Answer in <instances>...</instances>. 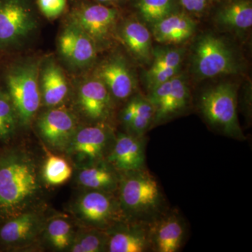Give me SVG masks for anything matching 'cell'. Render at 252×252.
I'll list each match as a JSON object with an SVG mask.
<instances>
[{"instance_id":"obj_1","label":"cell","mask_w":252,"mask_h":252,"mask_svg":"<svg viewBox=\"0 0 252 252\" xmlns=\"http://www.w3.org/2000/svg\"><path fill=\"white\" fill-rule=\"evenodd\" d=\"M41 193L37 164L29 152L11 149L0 155V220L32 210Z\"/></svg>"},{"instance_id":"obj_2","label":"cell","mask_w":252,"mask_h":252,"mask_svg":"<svg viewBox=\"0 0 252 252\" xmlns=\"http://www.w3.org/2000/svg\"><path fill=\"white\" fill-rule=\"evenodd\" d=\"M117 195L130 221L149 224L169 208L158 182L146 167L121 174Z\"/></svg>"},{"instance_id":"obj_3","label":"cell","mask_w":252,"mask_h":252,"mask_svg":"<svg viewBox=\"0 0 252 252\" xmlns=\"http://www.w3.org/2000/svg\"><path fill=\"white\" fill-rule=\"evenodd\" d=\"M189 69L194 80L200 81L241 74L245 70V63L238 49L229 41L207 32L194 41Z\"/></svg>"},{"instance_id":"obj_4","label":"cell","mask_w":252,"mask_h":252,"mask_svg":"<svg viewBox=\"0 0 252 252\" xmlns=\"http://www.w3.org/2000/svg\"><path fill=\"white\" fill-rule=\"evenodd\" d=\"M239 86L233 81H222L202 91L198 109L210 127L226 137L245 140L238 116Z\"/></svg>"},{"instance_id":"obj_5","label":"cell","mask_w":252,"mask_h":252,"mask_svg":"<svg viewBox=\"0 0 252 252\" xmlns=\"http://www.w3.org/2000/svg\"><path fill=\"white\" fill-rule=\"evenodd\" d=\"M41 60L26 58L10 66L5 76L6 92L11 99L19 124L28 126L41 102L39 69Z\"/></svg>"},{"instance_id":"obj_6","label":"cell","mask_w":252,"mask_h":252,"mask_svg":"<svg viewBox=\"0 0 252 252\" xmlns=\"http://www.w3.org/2000/svg\"><path fill=\"white\" fill-rule=\"evenodd\" d=\"M122 9L91 0H75L67 15L94 41L98 53L112 49L117 41L118 24Z\"/></svg>"},{"instance_id":"obj_7","label":"cell","mask_w":252,"mask_h":252,"mask_svg":"<svg viewBox=\"0 0 252 252\" xmlns=\"http://www.w3.org/2000/svg\"><path fill=\"white\" fill-rule=\"evenodd\" d=\"M189 77L182 71L146 94L155 111L152 129L188 113L192 104Z\"/></svg>"},{"instance_id":"obj_8","label":"cell","mask_w":252,"mask_h":252,"mask_svg":"<svg viewBox=\"0 0 252 252\" xmlns=\"http://www.w3.org/2000/svg\"><path fill=\"white\" fill-rule=\"evenodd\" d=\"M31 0H0V49L22 45L38 28Z\"/></svg>"},{"instance_id":"obj_9","label":"cell","mask_w":252,"mask_h":252,"mask_svg":"<svg viewBox=\"0 0 252 252\" xmlns=\"http://www.w3.org/2000/svg\"><path fill=\"white\" fill-rule=\"evenodd\" d=\"M117 193L89 190L77 199L74 215L86 227L107 230L125 220Z\"/></svg>"},{"instance_id":"obj_10","label":"cell","mask_w":252,"mask_h":252,"mask_svg":"<svg viewBox=\"0 0 252 252\" xmlns=\"http://www.w3.org/2000/svg\"><path fill=\"white\" fill-rule=\"evenodd\" d=\"M57 46L63 62L74 72H84L97 64L99 53L94 41L68 18L58 38Z\"/></svg>"},{"instance_id":"obj_11","label":"cell","mask_w":252,"mask_h":252,"mask_svg":"<svg viewBox=\"0 0 252 252\" xmlns=\"http://www.w3.org/2000/svg\"><path fill=\"white\" fill-rule=\"evenodd\" d=\"M93 74L103 82L115 101H126L137 94L135 70L125 55L114 51L97 63Z\"/></svg>"},{"instance_id":"obj_12","label":"cell","mask_w":252,"mask_h":252,"mask_svg":"<svg viewBox=\"0 0 252 252\" xmlns=\"http://www.w3.org/2000/svg\"><path fill=\"white\" fill-rule=\"evenodd\" d=\"M114 137L109 124H92L78 127L66 152L76 161L86 166L105 159Z\"/></svg>"},{"instance_id":"obj_13","label":"cell","mask_w":252,"mask_h":252,"mask_svg":"<svg viewBox=\"0 0 252 252\" xmlns=\"http://www.w3.org/2000/svg\"><path fill=\"white\" fill-rule=\"evenodd\" d=\"M76 99L81 114L92 124H110L115 100L103 82L93 73L78 83Z\"/></svg>"},{"instance_id":"obj_14","label":"cell","mask_w":252,"mask_h":252,"mask_svg":"<svg viewBox=\"0 0 252 252\" xmlns=\"http://www.w3.org/2000/svg\"><path fill=\"white\" fill-rule=\"evenodd\" d=\"M117 41L122 43L131 59L144 67L153 57V36L147 25L135 14L122 16L118 24Z\"/></svg>"},{"instance_id":"obj_15","label":"cell","mask_w":252,"mask_h":252,"mask_svg":"<svg viewBox=\"0 0 252 252\" xmlns=\"http://www.w3.org/2000/svg\"><path fill=\"white\" fill-rule=\"evenodd\" d=\"M151 252H177L185 243L187 224L177 210L168 208L148 224Z\"/></svg>"},{"instance_id":"obj_16","label":"cell","mask_w":252,"mask_h":252,"mask_svg":"<svg viewBox=\"0 0 252 252\" xmlns=\"http://www.w3.org/2000/svg\"><path fill=\"white\" fill-rule=\"evenodd\" d=\"M187 54L184 45L154 47L152 62L142 74V84L147 92L182 72Z\"/></svg>"},{"instance_id":"obj_17","label":"cell","mask_w":252,"mask_h":252,"mask_svg":"<svg viewBox=\"0 0 252 252\" xmlns=\"http://www.w3.org/2000/svg\"><path fill=\"white\" fill-rule=\"evenodd\" d=\"M78 127L77 118L64 108L52 107L43 113L37 120L41 138L58 151H66Z\"/></svg>"},{"instance_id":"obj_18","label":"cell","mask_w":252,"mask_h":252,"mask_svg":"<svg viewBox=\"0 0 252 252\" xmlns=\"http://www.w3.org/2000/svg\"><path fill=\"white\" fill-rule=\"evenodd\" d=\"M146 145L145 136L118 134L105 160L121 174L145 168Z\"/></svg>"},{"instance_id":"obj_19","label":"cell","mask_w":252,"mask_h":252,"mask_svg":"<svg viewBox=\"0 0 252 252\" xmlns=\"http://www.w3.org/2000/svg\"><path fill=\"white\" fill-rule=\"evenodd\" d=\"M44 215L34 209L5 220L0 228V243L11 248L31 245L44 229Z\"/></svg>"},{"instance_id":"obj_20","label":"cell","mask_w":252,"mask_h":252,"mask_svg":"<svg viewBox=\"0 0 252 252\" xmlns=\"http://www.w3.org/2000/svg\"><path fill=\"white\" fill-rule=\"evenodd\" d=\"M107 252H151L148 224L123 220L106 230Z\"/></svg>"},{"instance_id":"obj_21","label":"cell","mask_w":252,"mask_h":252,"mask_svg":"<svg viewBox=\"0 0 252 252\" xmlns=\"http://www.w3.org/2000/svg\"><path fill=\"white\" fill-rule=\"evenodd\" d=\"M198 22L185 11H177L149 28L156 41L161 45L182 46L196 34Z\"/></svg>"},{"instance_id":"obj_22","label":"cell","mask_w":252,"mask_h":252,"mask_svg":"<svg viewBox=\"0 0 252 252\" xmlns=\"http://www.w3.org/2000/svg\"><path fill=\"white\" fill-rule=\"evenodd\" d=\"M213 16L220 31L244 38L252 27V0H227L220 3Z\"/></svg>"},{"instance_id":"obj_23","label":"cell","mask_w":252,"mask_h":252,"mask_svg":"<svg viewBox=\"0 0 252 252\" xmlns=\"http://www.w3.org/2000/svg\"><path fill=\"white\" fill-rule=\"evenodd\" d=\"M39 88L41 100L46 107H57L67 97L69 90L67 77L54 57L41 61Z\"/></svg>"},{"instance_id":"obj_24","label":"cell","mask_w":252,"mask_h":252,"mask_svg":"<svg viewBox=\"0 0 252 252\" xmlns=\"http://www.w3.org/2000/svg\"><path fill=\"white\" fill-rule=\"evenodd\" d=\"M121 173L105 159L83 167L77 176L78 183L89 190L117 193Z\"/></svg>"},{"instance_id":"obj_25","label":"cell","mask_w":252,"mask_h":252,"mask_svg":"<svg viewBox=\"0 0 252 252\" xmlns=\"http://www.w3.org/2000/svg\"><path fill=\"white\" fill-rule=\"evenodd\" d=\"M134 14L149 28L167 16L181 11L179 0H130Z\"/></svg>"},{"instance_id":"obj_26","label":"cell","mask_w":252,"mask_h":252,"mask_svg":"<svg viewBox=\"0 0 252 252\" xmlns=\"http://www.w3.org/2000/svg\"><path fill=\"white\" fill-rule=\"evenodd\" d=\"M107 240L106 230L85 226L74 234L69 252H107Z\"/></svg>"},{"instance_id":"obj_27","label":"cell","mask_w":252,"mask_h":252,"mask_svg":"<svg viewBox=\"0 0 252 252\" xmlns=\"http://www.w3.org/2000/svg\"><path fill=\"white\" fill-rule=\"evenodd\" d=\"M135 98V116L126 132L137 137H142L152 129L155 111L147 95L137 93Z\"/></svg>"},{"instance_id":"obj_28","label":"cell","mask_w":252,"mask_h":252,"mask_svg":"<svg viewBox=\"0 0 252 252\" xmlns=\"http://www.w3.org/2000/svg\"><path fill=\"white\" fill-rule=\"evenodd\" d=\"M45 230L46 238L53 248L60 251L69 250L75 233L67 220L58 217L53 219L45 225Z\"/></svg>"},{"instance_id":"obj_29","label":"cell","mask_w":252,"mask_h":252,"mask_svg":"<svg viewBox=\"0 0 252 252\" xmlns=\"http://www.w3.org/2000/svg\"><path fill=\"white\" fill-rule=\"evenodd\" d=\"M19 124L17 114L6 91L0 88V140L12 138Z\"/></svg>"},{"instance_id":"obj_30","label":"cell","mask_w":252,"mask_h":252,"mask_svg":"<svg viewBox=\"0 0 252 252\" xmlns=\"http://www.w3.org/2000/svg\"><path fill=\"white\" fill-rule=\"evenodd\" d=\"M72 174V168L69 162L59 156L50 155L43 167V178L51 186L65 183Z\"/></svg>"},{"instance_id":"obj_31","label":"cell","mask_w":252,"mask_h":252,"mask_svg":"<svg viewBox=\"0 0 252 252\" xmlns=\"http://www.w3.org/2000/svg\"><path fill=\"white\" fill-rule=\"evenodd\" d=\"M38 9L49 19L59 18L67 9V0H36Z\"/></svg>"},{"instance_id":"obj_32","label":"cell","mask_w":252,"mask_h":252,"mask_svg":"<svg viewBox=\"0 0 252 252\" xmlns=\"http://www.w3.org/2000/svg\"><path fill=\"white\" fill-rule=\"evenodd\" d=\"M179 1L182 11L195 19L205 16L213 4L212 0H179Z\"/></svg>"},{"instance_id":"obj_33","label":"cell","mask_w":252,"mask_h":252,"mask_svg":"<svg viewBox=\"0 0 252 252\" xmlns=\"http://www.w3.org/2000/svg\"><path fill=\"white\" fill-rule=\"evenodd\" d=\"M135 112V94L126 100V103L120 113V121L126 130L130 125Z\"/></svg>"},{"instance_id":"obj_34","label":"cell","mask_w":252,"mask_h":252,"mask_svg":"<svg viewBox=\"0 0 252 252\" xmlns=\"http://www.w3.org/2000/svg\"><path fill=\"white\" fill-rule=\"evenodd\" d=\"M91 1L99 3V4L106 5V6L122 9L126 5L128 4L130 0H91Z\"/></svg>"},{"instance_id":"obj_35","label":"cell","mask_w":252,"mask_h":252,"mask_svg":"<svg viewBox=\"0 0 252 252\" xmlns=\"http://www.w3.org/2000/svg\"><path fill=\"white\" fill-rule=\"evenodd\" d=\"M227 1V0H212L213 3H218V4H220V3L223 2V1Z\"/></svg>"}]
</instances>
